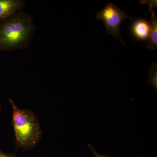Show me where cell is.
<instances>
[{
    "instance_id": "cell-1",
    "label": "cell",
    "mask_w": 157,
    "mask_h": 157,
    "mask_svg": "<svg viewBox=\"0 0 157 157\" xmlns=\"http://www.w3.org/2000/svg\"><path fill=\"white\" fill-rule=\"evenodd\" d=\"M33 18L20 11L0 23V50H21L28 47L36 30Z\"/></svg>"
},
{
    "instance_id": "cell-2",
    "label": "cell",
    "mask_w": 157,
    "mask_h": 157,
    "mask_svg": "<svg viewBox=\"0 0 157 157\" xmlns=\"http://www.w3.org/2000/svg\"><path fill=\"white\" fill-rule=\"evenodd\" d=\"M13 109L12 124L15 133V144L25 150L34 148L42 138V131L36 116L29 109H20L9 99Z\"/></svg>"
},
{
    "instance_id": "cell-3",
    "label": "cell",
    "mask_w": 157,
    "mask_h": 157,
    "mask_svg": "<svg viewBox=\"0 0 157 157\" xmlns=\"http://www.w3.org/2000/svg\"><path fill=\"white\" fill-rule=\"evenodd\" d=\"M96 18L98 20L104 21L108 34L124 45L120 32L121 25L124 20L132 19V17L128 16L124 11L114 4L109 2L97 13Z\"/></svg>"
},
{
    "instance_id": "cell-4",
    "label": "cell",
    "mask_w": 157,
    "mask_h": 157,
    "mask_svg": "<svg viewBox=\"0 0 157 157\" xmlns=\"http://www.w3.org/2000/svg\"><path fill=\"white\" fill-rule=\"evenodd\" d=\"M25 4L24 0H0V23L21 11Z\"/></svg>"
},
{
    "instance_id": "cell-5",
    "label": "cell",
    "mask_w": 157,
    "mask_h": 157,
    "mask_svg": "<svg viewBox=\"0 0 157 157\" xmlns=\"http://www.w3.org/2000/svg\"><path fill=\"white\" fill-rule=\"evenodd\" d=\"M150 29V24L144 19L137 20L132 25L134 36L140 40H146L148 38Z\"/></svg>"
},
{
    "instance_id": "cell-6",
    "label": "cell",
    "mask_w": 157,
    "mask_h": 157,
    "mask_svg": "<svg viewBox=\"0 0 157 157\" xmlns=\"http://www.w3.org/2000/svg\"><path fill=\"white\" fill-rule=\"evenodd\" d=\"M149 10L151 14V24L146 48L151 50H154L157 48V17L152 8H149Z\"/></svg>"
},
{
    "instance_id": "cell-7",
    "label": "cell",
    "mask_w": 157,
    "mask_h": 157,
    "mask_svg": "<svg viewBox=\"0 0 157 157\" xmlns=\"http://www.w3.org/2000/svg\"><path fill=\"white\" fill-rule=\"evenodd\" d=\"M147 82L151 85L156 92L157 91V62L152 64L148 72V77Z\"/></svg>"
},
{
    "instance_id": "cell-8",
    "label": "cell",
    "mask_w": 157,
    "mask_h": 157,
    "mask_svg": "<svg viewBox=\"0 0 157 157\" xmlns=\"http://www.w3.org/2000/svg\"><path fill=\"white\" fill-rule=\"evenodd\" d=\"M88 146L89 148L90 149L91 151L92 152L93 154L94 155V156L95 157H112L106 155H101L98 153L94 149L92 145L91 144L89 143L88 144Z\"/></svg>"
},
{
    "instance_id": "cell-9",
    "label": "cell",
    "mask_w": 157,
    "mask_h": 157,
    "mask_svg": "<svg viewBox=\"0 0 157 157\" xmlns=\"http://www.w3.org/2000/svg\"><path fill=\"white\" fill-rule=\"evenodd\" d=\"M0 157H17L15 153H6L0 148Z\"/></svg>"
},
{
    "instance_id": "cell-10",
    "label": "cell",
    "mask_w": 157,
    "mask_h": 157,
    "mask_svg": "<svg viewBox=\"0 0 157 157\" xmlns=\"http://www.w3.org/2000/svg\"><path fill=\"white\" fill-rule=\"evenodd\" d=\"M2 112V108H1V102H0V113Z\"/></svg>"
}]
</instances>
